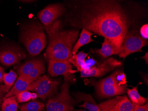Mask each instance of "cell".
Returning <instances> with one entry per match:
<instances>
[{
  "label": "cell",
  "instance_id": "6da1fadb",
  "mask_svg": "<svg viewBox=\"0 0 148 111\" xmlns=\"http://www.w3.org/2000/svg\"><path fill=\"white\" fill-rule=\"evenodd\" d=\"M77 2L67 15L69 24L103 36L121 48L130 23L122 5L110 0Z\"/></svg>",
  "mask_w": 148,
  "mask_h": 111
},
{
  "label": "cell",
  "instance_id": "7a4b0ae2",
  "mask_svg": "<svg viewBox=\"0 0 148 111\" xmlns=\"http://www.w3.org/2000/svg\"><path fill=\"white\" fill-rule=\"evenodd\" d=\"M77 30H60L49 37V44L45 54L49 60L68 61L72 56L73 46L78 38Z\"/></svg>",
  "mask_w": 148,
  "mask_h": 111
},
{
  "label": "cell",
  "instance_id": "3957f363",
  "mask_svg": "<svg viewBox=\"0 0 148 111\" xmlns=\"http://www.w3.org/2000/svg\"><path fill=\"white\" fill-rule=\"evenodd\" d=\"M44 29L40 24L34 23L24 27L21 30L20 41L31 56L39 55L46 46Z\"/></svg>",
  "mask_w": 148,
  "mask_h": 111
},
{
  "label": "cell",
  "instance_id": "277c9868",
  "mask_svg": "<svg viewBox=\"0 0 148 111\" xmlns=\"http://www.w3.org/2000/svg\"><path fill=\"white\" fill-rule=\"evenodd\" d=\"M76 104L75 100L70 94L69 84L65 82L59 93L48 100L46 107L47 111H73Z\"/></svg>",
  "mask_w": 148,
  "mask_h": 111
},
{
  "label": "cell",
  "instance_id": "5b68a950",
  "mask_svg": "<svg viewBox=\"0 0 148 111\" xmlns=\"http://www.w3.org/2000/svg\"><path fill=\"white\" fill-rule=\"evenodd\" d=\"M96 94L100 98L120 96L126 92L127 86L121 85L116 79L115 72L97 82H93Z\"/></svg>",
  "mask_w": 148,
  "mask_h": 111
},
{
  "label": "cell",
  "instance_id": "8992f818",
  "mask_svg": "<svg viewBox=\"0 0 148 111\" xmlns=\"http://www.w3.org/2000/svg\"><path fill=\"white\" fill-rule=\"evenodd\" d=\"M59 85L60 82L58 81L44 75L31 83L30 91L36 93L42 100L50 99L55 96Z\"/></svg>",
  "mask_w": 148,
  "mask_h": 111
},
{
  "label": "cell",
  "instance_id": "52a82bcc",
  "mask_svg": "<svg viewBox=\"0 0 148 111\" xmlns=\"http://www.w3.org/2000/svg\"><path fill=\"white\" fill-rule=\"evenodd\" d=\"M147 45L145 40L134 31L126 33L123 44L120 48V52L118 54L120 58L125 59L131 53L142 52V48Z\"/></svg>",
  "mask_w": 148,
  "mask_h": 111
},
{
  "label": "cell",
  "instance_id": "ba28073f",
  "mask_svg": "<svg viewBox=\"0 0 148 111\" xmlns=\"http://www.w3.org/2000/svg\"><path fill=\"white\" fill-rule=\"evenodd\" d=\"M26 57L25 52L17 45L9 44L0 47V63L5 66L14 65Z\"/></svg>",
  "mask_w": 148,
  "mask_h": 111
},
{
  "label": "cell",
  "instance_id": "9c48e42d",
  "mask_svg": "<svg viewBox=\"0 0 148 111\" xmlns=\"http://www.w3.org/2000/svg\"><path fill=\"white\" fill-rule=\"evenodd\" d=\"M120 61L114 58H108L96 66L90 68H84L81 72V77H100L113 70L114 68L121 65Z\"/></svg>",
  "mask_w": 148,
  "mask_h": 111
},
{
  "label": "cell",
  "instance_id": "30bf717a",
  "mask_svg": "<svg viewBox=\"0 0 148 111\" xmlns=\"http://www.w3.org/2000/svg\"><path fill=\"white\" fill-rule=\"evenodd\" d=\"M100 111H134V106L127 97L118 96L99 104Z\"/></svg>",
  "mask_w": 148,
  "mask_h": 111
},
{
  "label": "cell",
  "instance_id": "8fae6325",
  "mask_svg": "<svg viewBox=\"0 0 148 111\" xmlns=\"http://www.w3.org/2000/svg\"><path fill=\"white\" fill-rule=\"evenodd\" d=\"M78 71L73 70L71 64L68 61H49L48 72L52 77L63 75L65 81H71L72 74Z\"/></svg>",
  "mask_w": 148,
  "mask_h": 111
},
{
  "label": "cell",
  "instance_id": "7c38bea8",
  "mask_svg": "<svg viewBox=\"0 0 148 111\" xmlns=\"http://www.w3.org/2000/svg\"><path fill=\"white\" fill-rule=\"evenodd\" d=\"M65 12V9L61 4H51L40 11L38 16L45 27L55 22Z\"/></svg>",
  "mask_w": 148,
  "mask_h": 111
},
{
  "label": "cell",
  "instance_id": "4fadbf2b",
  "mask_svg": "<svg viewBox=\"0 0 148 111\" xmlns=\"http://www.w3.org/2000/svg\"><path fill=\"white\" fill-rule=\"evenodd\" d=\"M120 50V48L114 44L110 40L104 38L101 48L93 50L91 52L97 53L103 58H107L111 55H118Z\"/></svg>",
  "mask_w": 148,
  "mask_h": 111
},
{
  "label": "cell",
  "instance_id": "5bb4252c",
  "mask_svg": "<svg viewBox=\"0 0 148 111\" xmlns=\"http://www.w3.org/2000/svg\"><path fill=\"white\" fill-rule=\"evenodd\" d=\"M32 82L27 77L23 76H19L10 91L6 94L5 98L16 96L20 92L25 91H30Z\"/></svg>",
  "mask_w": 148,
  "mask_h": 111
},
{
  "label": "cell",
  "instance_id": "9a60e30c",
  "mask_svg": "<svg viewBox=\"0 0 148 111\" xmlns=\"http://www.w3.org/2000/svg\"><path fill=\"white\" fill-rule=\"evenodd\" d=\"M73 95L75 98L76 103L80 102H84L83 105H79V107L85 108L89 111H97L99 110V105L90 94L77 92Z\"/></svg>",
  "mask_w": 148,
  "mask_h": 111
},
{
  "label": "cell",
  "instance_id": "2e32d148",
  "mask_svg": "<svg viewBox=\"0 0 148 111\" xmlns=\"http://www.w3.org/2000/svg\"><path fill=\"white\" fill-rule=\"evenodd\" d=\"M92 35V32L85 29H82V32L80 35L79 38L75 45L73 47L72 51V55L76 54L79 49L81 47L90 42H93L94 40L91 37Z\"/></svg>",
  "mask_w": 148,
  "mask_h": 111
},
{
  "label": "cell",
  "instance_id": "e0dca14e",
  "mask_svg": "<svg viewBox=\"0 0 148 111\" xmlns=\"http://www.w3.org/2000/svg\"><path fill=\"white\" fill-rule=\"evenodd\" d=\"M126 92L130 101L134 106L143 105L147 102L148 99L140 95L137 87H134L132 89L127 88Z\"/></svg>",
  "mask_w": 148,
  "mask_h": 111
},
{
  "label": "cell",
  "instance_id": "ac0fdd59",
  "mask_svg": "<svg viewBox=\"0 0 148 111\" xmlns=\"http://www.w3.org/2000/svg\"><path fill=\"white\" fill-rule=\"evenodd\" d=\"M40 59H32L27 61L21 65L16 67V71L19 76L28 77L33 68L36 65Z\"/></svg>",
  "mask_w": 148,
  "mask_h": 111
},
{
  "label": "cell",
  "instance_id": "d6986e66",
  "mask_svg": "<svg viewBox=\"0 0 148 111\" xmlns=\"http://www.w3.org/2000/svg\"><path fill=\"white\" fill-rule=\"evenodd\" d=\"M18 108L21 111H45L44 103L39 100H32L26 103L18 105Z\"/></svg>",
  "mask_w": 148,
  "mask_h": 111
},
{
  "label": "cell",
  "instance_id": "ffe728a7",
  "mask_svg": "<svg viewBox=\"0 0 148 111\" xmlns=\"http://www.w3.org/2000/svg\"><path fill=\"white\" fill-rule=\"evenodd\" d=\"M88 53H84L83 51L78 54L73 55L68 60L71 65L75 66L78 71L81 72L84 68L85 59L88 56Z\"/></svg>",
  "mask_w": 148,
  "mask_h": 111
},
{
  "label": "cell",
  "instance_id": "44dd1931",
  "mask_svg": "<svg viewBox=\"0 0 148 111\" xmlns=\"http://www.w3.org/2000/svg\"><path fill=\"white\" fill-rule=\"evenodd\" d=\"M17 78V74L12 70L9 72H4L3 76V81L6 93H8L13 86Z\"/></svg>",
  "mask_w": 148,
  "mask_h": 111
},
{
  "label": "cell",
  "instance_id": "7402d4cb",
  "mask_svg": "<svg viewBox=\"0 0 148 111\" xmlns=\"http://www.w3.org/2000/svg\"><path fill=\"white\" fill-rule=\"evenodd\" d=\"M18 103L15 96L3 99L1 108V111H16Z\"/></svg>",
  "mask_w": 148,
  "mask_h": 111
},
{
  "label": "cell",
  "instance_id": "603a6c76",
  "mask_svg": "<svg viewBox=\"0 0 148 111\" xmlns=\"http://www.w3.org/2000/svg\"><path fill=\"white\" fill-rule=\"evenodd\" d=\"M45 71V63L44 61L42 59H40L38 64L34 68H33L27 78L30 81L32 82L44 74Z\"/></svg>",
  "mask_w": 148,
  "mask_h": 111
},
{
  "label": "cell",
  "instance_id": "cb8c5ba5",
  "mask_svg": "<svg viewBox=\"0 0 148 111\" xmlns=\"http://www.w3.org/2000/svg\"><path fill=\"white\" fill-rule=\"evenodd\" d=\"M61 28V23L60 20H56L55 22L48 26L45 27L44 29L46 31L49 37L60 31Z\"/></svg>",
  "mask_w": 148,
  "mask_h": 111
},
{
  "label": "cell",
  "instance_id": "d4e9b609",
  "mask_svg": "<svg viewBox=\"0 0 148 111\" xmlns=\"http://www.w3.org/2000/svg\"><path fill=\"white\" fill-rule=\"evenodd\" d=\"M32 92L28 91L22 92L16 95V98L18 103L28 102L32 100Z\"/></svg>",
  "mask_w": 148,
  "mask_h": 111
},
{
  "label": "cell",
  "instance_id": "484cf974",
  "mask_svg": "<svg viewBox=\"0 0 148 111\" xmlns=\"http://www.w3.org/2000/svg\"><path fill=\"white\" fill-rule=\"evenodd\" d=\"M148 24L144 25L140 28V36L145 40H147L148 38Z\"/></svg>",
  "mask_w": 148,
  "mask_h": 111
},
{
  "label": "cell",
  "instance_id": "4316f807",
  "mask_svg": "<svg viewBox=\"0 0 148 111\" xmlns=\"http://www.w3.org/2000/svg\"><path fill=\"white\" fill-rule=\"evenodd\" d=\"M6 94V93L5 91L4 85L1 84L0 85V109L1 108V104L3 102V99Z\"/></svg>",
  "mask_w": 148,
  "mask_h": 111
},
{
  "label": "cell",
  "instance_id": "83f0119b",
  "mask_svg": "<svg viewBox=\"0 0 148 111\" xmlns=\"http://www.w3.org/2000/svg\"><path fill=\"white\" fill-rule=\"evenodd\" d=\"M134 111H148V102L142 106H134Z\"/></svg>",
  "mask_w": 148,
  "mask_h": 111
},
{
  "label": "cell",
  "instance_id": "f1b7e54d",
  "mask_svg": "<svg viewBox=\"0 0 148 111\" xmlns=\"http://www.w3.org/2000/svg\"><path fill=\"white\" fill-rule=\"evenodd\" d=\"M5 69L3 68L1 66H0V83H3V76L5 72Z\"/></svg>",
  "mask_w": 148,
  "mask_h": 111
},
{
  "label": "cell",
  "instance_id": "f546056e",
  "mask_svg": "<svg viewBox=\"0 0 148 111\" xmlns=\"http://www.w3.org/2000/svg\"><path fill=\"white\" fill-rule=\"evenodd\" d=\"M38 96L37 94L35 92H33L31 93V98L32 100H35L37 98Z\"/></svg>",
  "mask_w": 148,
  "mask_h": 111
},
{
  "label": "cell",
  "instance_id": "4dcf8cb0",
  "mask_svg": "<svg viewBox=\"0 0 148 111\" xmlns=\"http://www.w3.org/2000/svg\"><path fill=\"white\" fill-rule=\"evenodd\" d=\"M142 59H144L146 62V64H148V52H146V54H145L144 56L142 57Z\"/></svg>",
  "mask_w": 148,
  "mask_h": 111
},
{
  "label": "cell",
  "instance_id": "1f68e13d",
  "mask_svg": "<svg viewBox=\"0 0 148 111\" xmlns=\"http://www.w3.org/2000/svg\"><path fill=\"white\" fill-rule=\"evenodd\" d=\"M21 2H25V3H30L33 2V1H21Z\"/></svg>",
  "mask_w": 148,
  "mask_h": 111
},
{
  "label": "cell",
  "instance_id": "d6a6232c",
  "mask_svg": "<svg viewBox=\"0 0 148 111\" xmlns=\"http://www.w3.org/2000/svg\"><path fill=\"white\" fill-rule=\"evenodd\" d=\"M74 111H89L88 110H84V109H79V110H73Z\"/></svg>",
  "mask_w": 148,
  "mask_h": 111
},
{
  "label": "cell",
  "instance_id": "836d02e7",
  "mask_svg": "<svg viewBox=\"0 0 148 111\" xmlns=\"http://www.w3.org/2000/svg\"><path fill=\"white\" fill-rule=\"evenodd\" d=\"M99 111V110H98V111Z\"/></svg>",
  "mask_w": 148,
  "mask_h": 111
},
{
  "label": "cell",
  "instance_id": "e575fe53",
  "mask_svg": "<svg viewBox=\"0 0 148 111\" xmlns=\"http://www.w3.org/2000/svg\"></svg>",
  "mask_w": 148,
  "mask_h": 111
}]
</instances>
